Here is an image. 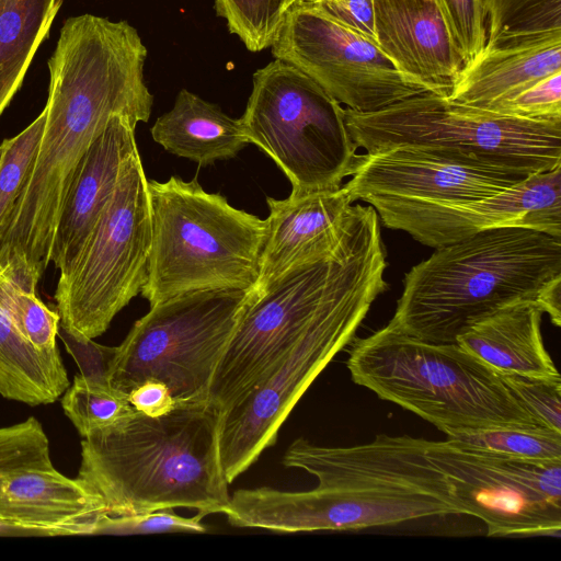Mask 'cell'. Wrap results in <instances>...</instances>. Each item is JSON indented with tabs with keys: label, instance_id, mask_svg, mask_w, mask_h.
Returning <instances> with one entry per match:
<instances>
[{
	"label": "cell",
	"instance_id": "obj_1",
	"mask_svg": "<svg viewBox=\"0 0 561 561\" xmlns=\"http://www.w3.org/2000/svg\"><path fill=\"white\" fill-rule=\"evenodd\" d=\"M283 465L318 480L293 491L286 516L295 531L352 530L449 514L478 517L502 531L525 480L520 459L463 440L380 434L351 447L294 440Z\"/></svg>",
	"mask_w": 561,
	"mask_h": 561
},
{
	"label": "cell",
	"instance_id": "obj_2",
	"mask_svg": "<svg viewBox=\"0 0 561 561\" xmlns=\"http://www.w3.org/2000/svg\"><path fill=\"white\" fill-rule=\"evenodd\" d=\"M147 47L127 21L93 14L67 19L48 60L47 116L39 147L0 239V262L26 290L50 263L62 204L76 169L115 115L148 122L153 95Z\"/></svg>",
	"mask_w": 561,
	"mask_h": 561
},
{
	"label": "cell",
	"instance_id": "obj_3",
	"mask_svg": "<svg viewBox=\"0 0 561 561\" xmlns=\"http://www.w3.org/2000/svg\"><path fill=\"white\" fill-rule=\"evenodd\" d=\"M220 421L210 403L178 405L158 417L135 410L82 438L76 478L102 499L110 516L175 507L203 517L227 514Z\"/></svg>",
	"mask_w": 561,
	"mask_h": 561
},
{
	"label": "cell",
	"instance_id": "obj_4",
	"mask_svg": "<svg viewBox=\"0 0 561 561\" xmlns=\"http://www.w3.org/2000/svg\"><path fill=\"white\" fill-rule=\"evenodd\" d=\"M387 265L376 210L354 205L348 233L332 254L249 291L214 374L209 403L222 416L320 320L354 304L374 302L388 288Z\"/></svg>",
	"mask_w": 561,
	"mask_h": 561
},
{
	"label": "cell",
	"instance_id": "obj_5",
	"mask_svg": "<svg viewBox=\"0 0 561 561\" xmlns=\"http://www.w3.org/2000/svg\"><path fill=\"white\" fill-rule=\"evenodd\" d=\"M559 279L561 238L523 227L483 230L413 265L388 325L425 342L456 343L469 324L505 305H540Z\"/></svg>",
	"mask_w": 561,
	"mask_h": 561
},
{
	"label": "cell",
	"instance_id": "obj_6",
	"mask_svg": "<svg viewBox=\"0 0 561 561\" xmlns=\"http://www.w3.org/2000/svg\"><path fill=\"white\" fill-rule=\"evenodd\" d=\"M353 381L432 423L448 437L496 428L552 431L518 400L497 370L458 343H431L388 324L353 339Z\"/></svg>",
	"mask_w": 561,
	"mask_h": 561
},
{
	"label": "cell",
	"instance_id": "obj_7",
	"mask_svg": "<svg viewBox=\"0 0 561 561\" xmlns=\"http://www.w3.org/2000/svg\"><path fill=\"white\" fill-rule=\"evenodd\" d=\"M151 245L141 295L150 307L204 290L256 286L267 221L197 182L148 181Z\"/></svg>",
	"mask_w": 561,
	"mask_h": 561
},
{
	"label": "cell",
	"instance_id": "obj_8",
	"mask_svg": "<svg viewBox=\"0 0 561 561\" xmlns=\"http://www.w3.org/2000/svg\"><path fill=\"white\" fill-rule=\"evenodd\" d=\"M367 153L409 146L440 149L528 174L561 164V121H531L460 104L432 92L375 112L344 108Z\"/></svg>",
	"mask_w": 561,
	"mask_h": 561
},
{
	"label": "cell",
	"instance_id": "obj_9",
	"mask_svg": "<svg viewBox=\"0 0 561 561\" xmlns=\"http://www.w3.org/2000/svg\"><path fill=\"white\" fill-rule=\"evenodd\" d=\"M240 121L249 144L285 173L293 196L339 190L360 156L344 107L307 75L278 59L254 72Z\"/></svg>",
	"mask_w": 561,
	"mask_h": 561
},
{
	"label": "cell",
	"instance_id": "obj_10",
	"mask_svg": "<svg viewBox=\"0 0 561 561\" xmlns=\"http://www.w3.org/2000/svg\"><path fill=\"white\" fill-rule=\"evenodd\" d=\"M249 291H195L151 306L117 346L111 387L128 396L156 379L176 407L209 403L214 374Z\"/></svg>",
	"mask_w": 561,
	"mask_h": 561
},
{
	"label": "cell",
	"instance_id": "obj_11",
	"mask_svg": "<svg viewBox=\"0 0 561 561\" xmlns=\"http://www.w3.org/2000/svg\"><path fill=\"white\" fill-rule=\"evenodd\" d=\"M147 183L136 149L80 251L60 272L55 300L67 329L98 337L141 291L151 245Z\"/></svg>",
	"mask_w": 561,
	"mask_h": 561
},
{
	"label": "cell",
	"instance_id": "obj_12",
	"mask_svg": "<svg viewBox=\"0 0 561 561\" xmlns=\"http://www.w3.org/2000/svg\"><path fill=\"white\" fill-rule=\"evenodd\" d=\"M271 49L275 59L294 66L355 112H375L425 92L443 95L399 70L375 42L312 0H295L287 8Z\"/></svg>",
	"mask_w": 561,
	"mask_h": 561
},
{
	"label": "cell",
	"instance_id": "obj_13",
	"mask_svg": "<svg viewBox=\"0 0 561 561\" xmlns=\"http://www.w3.org/2000/svg\"><path fill=\"white\" fill-rule=\"evenodd\" d=\"M371 305L354 304L320 320L221 416L219 456L228 484L276 443L293 408L333 357L352 343Z\"/></svg>",
	"mask_w": 561,
	"mask_h": 561
},
{
	"label": "cell",
	"instance_id": "obj_14",
	"mask_svg": "<svg viewBox=\"0 0 561 561\" xmlns=\"http://www.w3.org/2000/svg\"><path fill=\"white\" fill-rule=\"evenodd\" d=\"M528 173L472 157L409 146L360 154L343 184L352 202L373 206L484 198L525 180Z\"/></svg>",
	"mask_w": 561,
	"mask_h": 561
},
{
	"label": "cell",
	"instance_id": "obj_15",
	"mask_svg": "<svg viewBox=\"0 0 561 561\" xmlns=\"http://www.w3.org/2000/svg\"><path fill=\"white\" fill-rule=\"evenodd\" d=\"M389 229L436 249L500 227H523L561 238V164L528 175L484 198L424 201L375 208Z\"/></svg>",
	"mask_w": 561,
	"mask_h": 561
},
{
	"label": "cell",
	"instance_id": "obj_16",
	"mask_svg": "<svg viewBox=\"0 0 561 561\" xmlns=\"http://www.w3.org/2000/svg\"><path fill=\"white\" fill-rule=\"evenodd\" d=\"M270 215L254 291L302 264L332 254L351 228L354 205L346 190L266 199Z\"/></svg>",
	"mask_w": 561,
	"mask_h": 561
},
{
	"label": "cell",
	"instance_id": "obj_17",
	"mask_svg": "<svg viewBox=\"0 0 561 561\" xmlns=\"http://www.w3.org/2000/svg\"><path fill=\"white\" fill-rule=\"evenodd\" d=\"M107 515L95 492L54 465L0 476V525L11 533L95 535Z\"/></svg>",
	"mask_w": 561,
	"mask_h": 561
},
{
	"label": "cell",
	"instance_id": "obj_18",
	"mask_svg": "<svg viewBox=\"0 0 561 561\" xmlns=\"http://www.w3.org/2000/svg\"><path fill=\"white\" fill-rule=\"evenodd\" d=\"M136 125L113 116L79 162L55 231L50 262L64 272L71 264L111 198L125 161L137 149Z\"/></svg>",
	"mask_w": 561,
	"mask_h": 561
},
{
	"label": "cell",
	"instance_id": "obj_19",
	"mask_svg": "<svg viewBox=\"0 0 561 561\" xmlns=\"http://www.w3.org/2000/svg\"><path fill=\"white\" fill-rule=\"evenodd\" d=\"M377 45L402 72L443 95L463 61L435 0H373Z\"/></svg>",
	"mask_w": 561,
	"mask_h": 561
},
{
	"label": "cell",
	"instance_id": "obj_20",
	"mask_svg": "<svg viewBox=\"0 0 561 561\" xmlns=\"http://www.w3.org/2000/svg\"><path fill=\"white\" fill-rule=\"evenodd\" d=\"M542 313L535 300L505 305L469 324L456 343L499 373L559 376L542 341Z\"/></svg>",
	"mask_w": 561,
	"mask_h": 561
},
{
	"label": "cell",
	"instance_id": "obj_21",
	"mask_svg": "<svg viewBox=\"0 0 561 561\" xmlns=\"http://www.w3.org/2000/svg\"><path fill=\"white\" fill-rule=\"evenodd\" d=\"M561 71V35L482 50L463 66L448 99L484 108Z\"/></svg>",
	"mask_w": 561,
	"mask_h": 561
},
{
	"label": "cell",
	"instance_id": "obj_22",
	"mask_svg": "<svg viewBox=\"0 0 561 561\" xmlns=\"http://www.w3.org/2000/svg\"><path fill=\"white\" fill-rule=\"evenodd\" d=\"M150 133L168 152L201 165L231 159L249 144L240 118L228 116L186 89L178 93L173 107L157 118Z\"/></svg>",
	"mask_w": 561,
	"mask_h": 561
},
{
	"label": "cell",
	"instance_id": "obj_23",
	"mask_svg": "<svg viewBox=\"0 0 561 561\" xmlns=\"http://www.w3.org/2000/svg\"><path fill=\"white\" fill-rule=\"evenodd\" d=\"M69 386L58 347L34 345L0 313V396L35 407L57 401Z\"/></svg>",
	"mask_w": 561,
	"mask_h": 561
},
{
	"label": "cell",
	"instance_id": "obj_24",
	"mask_svg": "<svg viewBox=\"0 0 561 561\" xmlns=\"http://www.w3.org/2000/svg\"><path fill=\"white\" fill-rule=\"evenodd\" d=\"M62 0H0V115L20 89Z\"/></svg>",
	"mask_w": 561,
	"mask_h": 561
},
{
	"label": "cell",
	"instance_id": "obj_25",
	"mask_svg": "<svg viewBox=\"0 0 561 561\" xmlns=\"http://www.w3.org/2000/svg\"><path fill=\"white\" fill-rule=\"evenodd\" d=\"M486 42L482 50L561 35V0H484Z\"/></svg>",
	"mask_w": 561,
	"mask_h": 561
},
{
	"label": "cell",
	"instance_id": "obj_26",
	"mask_svg": "<svg viewBox=\"0 0 561 561\" xmlns=\"http://www.w3.org/2000/svg\"><path fill=\"white\" fill-rule=\"evenodd\" d=\"M0 313L34 345L47 350L57 346L58 312L42 302L36 293L22 287L1 262Z\"/></svg>",
	"mask_w": 561,
	"mask_h": 561
},
{
	"label": "cell",
	"instance_id": "obj_27",
	"mask_svg": "<svg viewBox=\"0 0 561 561\" xmlns=\"http://www.w3.org/2000/svg\"><path fill=\"white\" fill-rule=\"evenodd\" d=\"M47 116L46 106L24 130L0 146V239L33 167Z\"/></svg>",
	"mask_w": 561,
	"mask_h": 561
},
{
	"label": "cell",
	"instance_id": "obj_28",
	"mask_svg": "<svg viewBox=\"0 0 561 561\" xmlns=\"http://www.w3.org/2000/svg\"><path fill=\"white\" fill-rule=\"evenodd\" d=\"M61 407L83 438L135 411L126 394L87 385L79 375L61 396Z\"/></svg>",
	"mask_w": 561,
	"mask_h": 561
},
{
	"label": "cell",
	"instance_id": "obj_29",
	"mask_svg": "<svg viewBox=\"0 0 561 561\" xmlns=\"http://www.w3.org/2000/svg\"><path fill=\"white\" fill-rule=\"evenodd\" d=\"M295 0H215L216 14L224 18L231 34L247 49L256 53L271 47L287 8Z\"/></svg>",
	"mask_w": 561,
	"mask_h": 561
},
{
	"label": "cell",
	"instance_id": "obj_30",
	"mask_svg": "<svg viewBox=\"0 0 561 561\" xmlns=\"http://www.w3.org/2000/svg\"><path fill=\"white\" fill-rule=\"evenodd\" d=\"M451 438L514 458L561 461V433L554 431L496 428L461 434Z\"/></svg>",
	"mask_w": 561,
	"mask_h": 561
},
{
	"label": "cell",
	"instance_id": "obj_31",
	"mask_svg": "<svg viewBox=\"0 0 561 561\" xmlns=\"http://www.w3.org/2000/svg\"><path fill=\"white\" fill-rule=\"evenodd\" d=\"M53 465L49 442L34 416L0 427V476L14 470Z\"/></svg>",
	"mask_w": 561,
	"mask_h": 561
},
{
	"label": "cell",
	"instance_id": "obj_32",
	"mask_svg": "<svg viewBox=\"0 0 561 561\" xmlns=\"http://www.w3.org/2000/svg\"><path fill=\"white\" fill-rule=\"evenodd\" d=\"M463 66L472 61L486 42L484 0H435Z\"/></svg>",
	"mask_w": 561,
	"mask_h": 561
},
{
	"label": "cell",
	"instance_id": "obj_33",
	"mask_svg": "<svg viewBox=\"0 0 561 561\" xmlns=\"http://www.w3.org/2000/svg\"><path fill=\"white\" fill-rule=\"evenodd\" d=\"M523 405L546 427L561 433V378L500 373Z\"/></svg>",
	"mask_w": 561,
	"mask_h": 561
},
{
	"label": "cell",
	"instance_id": "obj_34",
	"mask_svg": "<svg viewBox=\"0 0 561 561\" xmlns=\"http://www.w3.org/2000/svg\"><path fill=\"white\" fill-rule=\"evenodd\" d=\"M483 110L531 121H561V71Z\"/></svg>",
	"mask_w": 561,
	"mask_h": 561
},
{
	"label": "cell",
	"instance_id": "obj_35",
	"mask_svg": "<svg viewBox=\"0 0 561 561\" xmlns=\"http://www.w3.org/2000/svg\"><path fill=\"white\" fill-rule=\"evenodd\" d=\"M57 335L64 342L67 352L76 360L81 379L89 386L101 389H113L111 387V375L117 346L110 347L101 345L81 333L71 331L58 324Z\"/></svg>",
	"mask_w": 561,
	"mask_h": 561
},
{
	"label": "cell",
	"instance_id": "obj_36",
	"mask_svg": "<svg viewBox=\"0 0 561 561\" xmlns=\"http://www.w3.org/2000/svg\"><path fill=\"white\" fill-rule=\"evenodd\" d=\"M203 516L183 517L173 512V508L159 510L142 514L127 516L107 515L102 522L99 534H157V533H194L202 534L207 530L202 523Z\"/></svg>",
	"mask_w": 561,
	"mask_h": 561
},
{
	"label": "cell",
	"instance_id": "obj_37",
	"mask_svg": "<svg viewBox=\"0 0 561 561\" xmlns=\"http://www.w3.org/2000/svg\"><path fill=\"white\" fill-rule=\"evenodd\" d=\"M333 19L377 44L373 0H312Z\"/></svg>",
	"mask_w": 561,
	"mask_h": 561
},
{
	"label": "cell",
	"instance_id": "obj_38",
	"mask_svg": "<svg viewBox=\"0 0 561 561\" xmlns=\"http://www.w3.org/2000/svg\"><path fill=\"white\" fill-rule=\"evenodd\" d=\"M127 398L135 410L152 417L168 414L176 407L169 388L156 379L139 383Z\"/></svg>",
	"mask_w": 561,
	"mask_h": 561
},
{
	"label": "cell",
	"instance_id": "obj_39",
	"mask_svg": "<svg viewBox=\"0 0 561 561\" xmlns=\"http://www.w3.org/2000/svg\"><path fill=\"white\" fill-rule=\"evenodd\" d=\"M3 533H11L8 528H5L4 526L0 525V534H3Z\"/></svg>",
	"mask_w": 561,
	"mask_h": 561
}]
</instances>
